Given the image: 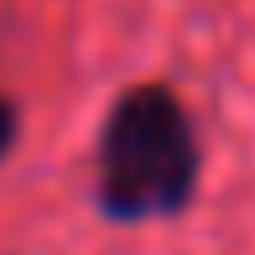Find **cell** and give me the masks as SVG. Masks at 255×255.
I'll use <instances>...</instances> for the list:
<instances>
[{"label":"cell","mask_w":255,"mask_h":255,"mask_svg":"<svg viewBox=\"0 0 255 255\" xmlns=\"http://www.w3.org/2000/svg\"><path fill=\"white\" fill-rule=\"evenodd\" d=\"M16 130H21V120H16V104H10V99H0V156L10 151Z\"/></svg>","instance_id":"7a4b0ae2"},{"label":"cell","mask_w":255,"mask_h":255,"mask_svg":"<svg viewBox=\"0 0 255 255\" xmlns=\"http://www.w3.org/2000/svg\"><path fill=\"white\" fill-rule=\"evenodd\" d=\"M198 130L167 84H135L99 130V214L110 224L172 219L198 193Z\"/></svg>","instance_id":"6da1fadb"}]
</instances>
